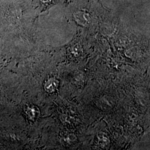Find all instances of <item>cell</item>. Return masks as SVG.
<instances>
[{
  "mask_svg": "<svg viewBox=\"0 0 150 150\" xmlns=\"http://www.w3.org/2000/svg\"><path fill=\"white\" fill-rule=\"evenodd\" d=\"M96 2L92 0L90 3L87 4L79 2L72 7L71 12L72 18L77 25L82 27L87 26L95 20L97 15L101 14L108 10L102 4L95 5Z\"/></svg>",
  "mask_w": 150,
  "mask_h": 150,
  "instance_id": "6da1fadb",
  "label": "cell"
},
{
  "mask_svg": "<svg viewBox=\"0 0 150 150\" xmlns=\"http://www.w3.org/2000/svg\"><path fill=\"white\" fill-rule=\"evenodd\" d=\"M61 0H33L34 5L41 13L48 11L51 7L58 4Z\"/></svg>",
  "mask_w": 150,
  "mask_h": 150,
  "instance_id": "7a4b0ae2",
  "label": "cell"
},
{
  "mask_svg": "<svg viewBox=\"0 0 150 150\" xmlns=\"http://www.w3.org/2000/svg\"><path fill=\"white\" fill-rule=\"evenodd\" d=\"M95 1H97V2H98V3L101 4H102V2H101V1L100 0H95Z\"/></svg>",
  "mask_w": 150,
  "mask_h": 150,
  "instance_id": "3957f363",
  "label": "cell"
}]
</instances>
